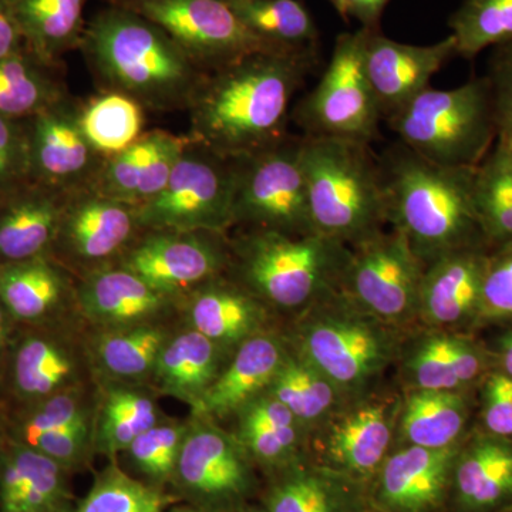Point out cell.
I'll use <instances>...</instances> for the list:
<instances>
[{"label": "cell", "mask_w": 512, "mask_h": 512, "mask_svg": "<svg viewBox=\"0 0 512 512\" xmlns=\"http://www.w3.org/2000/svg\"><path fill=\"white\" fill-rule=\"evenodd\" d=\"M80 50L107 92L153 111L188 109L207 74L164 29L120 5L87 22Z\"/></svg>", "instance_id": "cell-3"}, {"label": "cell", "mask_w": 512, "mask_h": 512, "mask_svg": "<svg viewBox=\"0 0 512 512\" xmlns=\"http://www.w3.org/2000/svg\"><path fill=\"white\" fill-rule=\"evenodd\" d=\"M400 143L431 163L477 167L498 138L490 80L424 90L386 120Z\"/></svg>", "instance_id": "cell-7"}, {"label": "cell", "mask_w": 512, "mask_h": 512, "mask_svg": "<svg viewBox=\"0 0 512 512\" xmlns=\"http://www.w3.org/2000/svg\"><path fill=\"white\" fill-rule=\"evenodd\" d=\"M251 461L234 433L217 421L191 416L171 485L198 510L227 511L251 493Z\"/></svg>", "instance_id": "cell-14"}, {"label": "cell", "mask_w": 512, "mask_h": 512, "mask_svg": "<svg viewBox=\"0 0 512 512\" xmlns=\"http://www.w3.org/2000/svg\"><path fill=\"white\" fill-rule=\"evenodd\" d=\"M117 265L157 291L183 299L205 282L227 274L231 238L217 231H143Z\"/></svg>", "instance_id": "cell-16"}, {"label": "cell", "mask_w": 512, "mask_h": 512, "mask_svg": "<svg viewBox=\"0 0 512 512\" xmlns=\"http://www.w3.org/2000/svg\"><path fill=\"white\" fill-rule=\"evenodd\" d=\"M379 161L387 225L424 266L457 249L488 245L474 207L476 167L431 163L400 141Z\"/></svg>", "instance_id": "cell-2"}, {"label": "cell", "mask_w": 512, "mask_h": 512, "mask_svg": "<svg viewBox=\"0 0 512 512\" xmlns=\"http://www.w3.org/2000/svg\"><path fill=\"white\" fill-rule=\"evenodd\" d=\"M404 369L414 390L467 392L494 369V359L470 336L437 330L414 343Z\"/></svg>", "instance_id": "cell-27"}, {"label": "cell", "mask_w": 512, "mask_h": 512, "mask_svg": "<svg viewBox=\"0 0 512 512\" xmlns=\"http://www.w3.org/2000/svg\"><path fill=\"white\" fill-rule=\"evenodd\" d=\"M301 161L318 234L353 248L384 231L382 170L369 144L303 136Z\"/></svg>", "instance_id": "cell-5"}, {"label": "cell", "mask_w": 512, "mask_h": 512, "mask_svg": "<svg viewBox=\"0 0 512 512\" xmlns=\"http://www.w3.org/2000/svg\"><path fill=\"white\" fill-rule=\"evenodd\" d=\"M181 299L157 291L123 266L77 281V312L93 330H110L180 319Z\"/></svg>", "instance_id": "cell-19"}, {"label": "cell", "mask_w": 512, "mask_h": 512, "mask_svg": "<svg viewBox=\"0 0 512 512\" xmlns=\"http://www.w3.org/2000/svg\"><path fill=\"white\" fill-rule=\"evenodd\" d=\"M59 512H74V510H72V507H70V508H67V510H63V511H59Z\"/></svg>", "instance_id": "cell-60"}, {"label": "cell", "mask_w": 512, "mask_h": 512, "mask_svg": "<svg viewBox=\"0 0 512 512\" xmlns=\"http://www.w3.org/2000/svg\"><path fill=\"white\" fill-rule=\"evenodd\" d=\"M423 262L399 231H382L352 248L340 292L397 328L417 318Z\"/></svg>", "instance_id": "cell-12"}, {"label": "cell", "mask_w": 512, "mask_h": 512, "mask_svg": "<svg viewBox=\"0 0 512 512\" xmlns=\"http://www.w3.org/2000/svg\"><path fill=\"white\" fill-rule=\"evenodd\" d=\"M460 447L410 446L397 451L384 463L380 500L397 512H426L437 507L453 480Z\"/></svg>", "instance_id": "cell-30"}, {"label": "cell", "mask_w": 512, "mask_h": 512, "mask_svg": "<svg viewBox=\"0 0 512 512\" xmlns=\"http://www.w3.org/2000/svg\"><path fill=\"white\" fill-rule=\"evenodd\" d=\"M318 52L262 50L205 74L190 106L194 143L239 158L286 137L289 107Z\"/></svg>", "instance_id": "cell-1"}, {"label": "cell", "mask_w": 512, "mask_h": 512, "mask_svg": "<svg viewBox=\"0 0 512 512\" xmlns=\"http://www.w3.org/2000/svg\"><path fill=\"white\" fill-rule=\"evenodd\" d=\"M143 231L136 207L83 188L67 195L49 256L79 281L119 264Z\"/></svg>", "instance_id": "cell-13"}, {"label": "cell", "mask_w": 512, "mask_h": 512, "mask_svg": "<svg viewBox=\"0 0 512 512\" xmlns=\"http://www.w3.org/2000/svg\"><path fill=\"white\" fill-rule=\"evenodd\" d=\"M474 207L491 248L512 241V138L498 137L474 173Z\"/></svg>", "instance_id": "cell-37"}, {"label": "cell", "mask_w": 512, "mask_h": 512, "mask_svg": "<svg viewBox=\"0 0 512 512\" xmlns=\"http://www.w3.org/2000/svg\"><path fill=\"white\" fill-rule=\"evenodd\" d=\"M343 19H355L360 28L379 29L380 18L390 0H328Z\"/></svg>", "instance_id": "cell-52"}, {"label": "cell", "mask_w": 512, "mask_h": 512, "mask_svg": "<svg viewBox=\"0 0 512 512\" xmlns=\"http://www.w3.org/2000/svg\"><path fill=\"white\" fill-rule=\"evenodd\" d=\"M26 49L40 62L57 67L66 53L80 49L84 0H9Z\"/></svg>", "instance_id": "cell-34"}, {"label": "cell", "mask_w": 512, "mask_h": 512, "mask_svg": "<svg viewBox=\"0 0 512 512\" xmlns=\"http://www.w3.org/2000/svg\"><path fill=\"white\" fill-rule=\"evenodd\" d=\"M306 429L328 420L342 394L328 377L289 346L284 365L268 387Z\"/></svg>", "instance_id": "cell-39"}, {"label": "cell", "mask_w": 512, "mask_h": 512, "mask_svg": "<svg viewBox=\"0 0 512 512\" xmlns=\"http://www.w3.org/2000/svg\"><path fill=\"white\" fill-rule=\"evenodd\" d=\"M32 183L63 192L92 187L106 158L80 124V104L69 94L26 120Z\"/></svg>", "instance_id": "cell-17"}, {"label": "cell", "mask_w": 512, "mask_h": 512, "mask_svg": "<svg viewBox=\"0 0 512 512\" xmlns=\"http://www.w3.org/2000/svg\"><path fill=\"white\" fill-rule=\"evenodd\" d=\"M470 412L468 390H414L402 407V433L412 446H457L466 429Z\"/></svg>", "instance_id": "cell-35"}, {"label": "cell", "mask_w": 512, "mask_h": 512, "mask_svg": "<svg viewBox=\"0 0 512 512\" xmlns=\"http://www.w3.org/2000/svg\"><path fill=\"white\" fill-rule=\"evenodd\" d=\"M181 326V319L130 328L89 329V349L96 382L146 384L161 350Z\"/></svg>", "instance_id": "cell-32"}, {"label": "cell", "mask_w": 512, "mask_h": 512, "mask_svg": "<svg viewBox=\"0 0 512 512\" xmlns=\"http://www.w3.org/2000/svg\"><path fill=\"white\" fill-rule=\"evenodd\" d=\"M505 512H512V510H510V511H505Z\"/></svg>", "instance_id": "cell-62"}, {"label": "cell", "mask_w": 512, "mask_h": 512, "mask_svg": "<svg viewBox=\"0 0 512 512\" xmlns=\"http://www.w3.org/2000/svg\"><path fill=\"white\" fill-rule=\"evenodd\" d=\"M188 143L190 137L170 131L143 133L131 146L104 161L92 188L138 208L160 194Z\"/></svg>", "instance_id": "cell-22"}, {"label": "cell", "mask_w": 512, "mask_h": 512, "mask_svg": "<svg viewBox=\"0 0 512 512\" xmlns=\"http://www.w3.org/2000/svg\"><path fill=\"white\" fill-rule=\"evenodd\" d=\"M367 33L360 28L338 36L318 84L293 110L305 136L369 146L380 136L383 117L365 70Z\"/></svg>", "instance_id": "cell-9"}, {"label": "cell", "mask_w": 512, "mask_h": 512, "mask_svg": "<svg viewBox=\"0 0 512 512\" xmlns=\"http://www.w3.org/2000/svg\"><path fill=\"white\" fill-rule=\"evenodd\" d=\"M18 323L10 316L8 309L0 302V367L5 360L6 352H8L10 339Z\"/></svg>", "instance_id": "cell-55"}, {"label": "cell", "mask_w": 512, "mask_h": 512, "mask_svg": "<svg viewBox=\"0 0 512 512\" xmlns=\"http://www.w3.org/2000/svg\"><path fill=\"white\" fill-rule=\"evenodd\" d=\"M69 471L25 444H0V512H59L70 508Z\"/></svg>", "instance_id": "cell-26"}, {"label": "cell", "mask_w": 512, "mask_h": 512, "mask_svg": "<svg viewBox=\"0 0 512 512\" xmlns=\"http://www.w3.org/2000/svg\"><path fill=\"white\" fill-rule=\"evenodd\" d=\"M144 110L126 94L104 92L80 104V124L94 150L107 160L143 134Z\"/></svg>", "instance_id": "cell-40"}, {"label": "cell", "mask_w": 512, "mask_h": 512, "mask_svg": "<svg viewBox=\"0 0 512 512\" xmlns=\"http://www.w3.org/2000/svg\"><path fill=\"white\" fill-rule=\"evenodd\" d=\"M393 329L339 292L299 315L286 340L340 394L357 393L376 382L399 353Z\"/></svg>", "instance_id": "cell-6"}, {"label": "cell", "mask_w": 512, "mask_h": 512, "mask_svg": "<svg viewBox=\"0 0 512 512\" xmlns=\"http://www.w3.org/2000/svg\"><path fill=\"white\" fill-rule=\"evenodd\" d=\"M396 403L367 400L329 417L322 447L330 464L350 474L372 473L382 464L393 434Z\"/></svg>", "instance_id": "cell-29"}, {"label": "cell", "mask_w": 512, "mask_h": 512, "mask_svg": "<svg viewBox=\"0 0 512 512\" xmlns=\"http://www.w3.org/2000/svg\"><path fill=\"white\" fill-rule=\"evenodd\" d=\"M494 369L512 377V323L510 329L498 340L497 352L493 355Z\"/></svg>", "instance_id": "cell-54"}, {"label": "cell", "mask_w": 512, "mask_h": 512, "mask_svg": "<svg viewBox=\"0 0 512 512\" xmlns=\"http://www.w3.org/2000/svg\"><path fill=\"white\" fill-rule=\"evenodd\" d=\"M228 6L249 32L272 49L318 52L319 29L301 0H239Z\"/></svg>", "instance_id": "cell-36"}, {"label": "cell", "mask_w": 512, "mask_h": 512, "mask_svg": "<svg viewBox=\"0 0 512 512\" xmlns=\"http://www.w3.org/2000/svg\"><path fill=\"white\" fill-rule=\"evenodd\" d=\"M117 5L164 29L205 73L251 53L276 50L249 32L224 0H123Z\"/></svg>", "instance_id": "cell-15"}, {"label": "cell", "mask_w": 512, "mask_h": 512, "mask_svg": "<svg viewBox=\"0 0 512 512\" xmlns=\"http://www.w3.org/2000/svg\"><path fill=\"white\" fill-rule=\"evenodd\" d=\"M289 353V343L278 332L247 340L222 369L191 416L220 421L235 414L268 390Z\"/></svg>", "instance_id": "cell-24"}, {"label": "cell", "mask_w": 512, "mask_h": 512, "mask_svg": "<svg viewBox=\"0 0 512 512\" xmlns=\"http://www.w3.org/2000/svg\"><path fill=\"white\" fill-rule=\"evenodd\" d=\"M456 56V40L451 35L433 45L420 46L396 42L380 29H369L365 70L383 120L429 89L434 74Z\"/></svg>", "instance_id": "cell-18"}, {"label": "cell", "mask_w": 512, "mask_h": 512, "mask_svg": "<svg viewBox=\"0 0 512 512\" xmlns=\"http://www.w3.org/2000/svg\"><path fill=\"white\" fill-rule=\"evenodd\" d=\"M268 512H352L348 495L332 477L316 470H289L266 495Z\"/></svg>", "instance_id": "cell-43"}, {"label": "cell", "mask_w": 512, "mask_h": 512, "mask_svg": "<svg viewBox=\"0 0 512 512\" xmlns=\"http://www.w3.org/2000/svg\"><path fill=\"white\" fill-rule=\"evenodd\" d=\"M225 3H234L239 2V0H224Z\"/></svg>", "instance_id": "cell-59"}, {"label": "cell", "mask_w": 512, "mask_h": 512, "mask_svg": "<svg viewBox=\"0 0 512 512\" xmlns=\"http://www.w3.org/2000/svg\"><path fill=\"white\" fill-rule=\"evenodd\" d=\"M235 160L190 143L160 194L136 208L144 231L227 232L234 227Z\"/></svg>", "instance_id": "cell-11"}, {"label": "cell", "mask_w": 512, "mask_h": 512, "mask_svg": "<svg viewBox=\"0 0 512 512\" xmlns=\"http://www.w3.org/2000/svg\"><path fill=\"white\" fill-rule=\"evenodd\" d=\"M96 384L89 326L80 315L45 325H16L0 367V413Z\"/></svg>", "instance_id": "cell-8"}, {"label": "cell", "mask_w": 512, "mask_h": 512, "mask_svg": "<svg viewBox=\"0 0 512 512\" xmlns=\"http://www.w3.org/2000/svg\"><path fill=\"white\" fill-rule=\"evenodd\" d=\"M107 2H109L110 5H117V3L123 2V0H107Z\"/></svg>", "instance_id": "cell-58"}, {"label": "cell", "mask_w": 512, "mask_h": 512, "mask_svg": "<svg viewBox=\"0 0 512 512\" xmlns=\"http://www.w3.org/2000/svg\"><path fill=\"white\" fill-rule=\"evenodd\" d=\"M457 56L474 59L512 40V0H464L448 20Z\"/></svg>", "instance_id": "cell-42"}, {"label": "cell", "mask_w": 512, "mask_h": 512, "mask_svg": "<svg viewBox=\"0 0 512 512\" xmlns=\"http://www.w3.org/2000/svg\"><path fill=\"white\" fill-rule=\"evenodd\" d=\"M25 40L9 0H0V60L25 52Z\"/></svg>", "instance_id": "cell-53"}, {"label": "cell", "mask_w": 512, "mask_h": 512, "mask_svg": "<svg viewBox=\"0 0 512 512\" xmlns=\"http://www.w3.org/2000/svg\"><path fill=\"white\" fill-rule=\"evenodd\" d=\"M32 183L26 120L0 116V198Z\"/></svg>", "instance_id": "cell-48"}, {"label": "cell", "mask_w": 512, "mask_h": 512, "mask_svg": "<svg viewBox=\"0 0 512 512\" xmlns=\"http://www.w3.org/2000/svg\"><path fill=\"white\" fill-rule=\"evenodd\" d=\"M275 318L272 309L228 274L188 292L180 303L181 322L229 355L255 336L276 332Z\"/></svg>", "instance_id": "cell-20"}, {"label": "cell", "mask_w": 512, "mask_h": 512, "mask_svg": "<svg viewBox=\"0 0 512 512\" xmlns=\"http://www.w3.org/2000/svg\"><path fill=\"white\" fill-rule=\"evenodd\" d=\"M234 160V225L291 237L318 234L309 208L301 138L286 136Z\"/></svg>", "instance_id": "cell-10"}, {"label": "cell", "mask_w": 512, "mask_h": 512, "mask_svg": "<svg viewBox=\"0 0 512 512\" xmlns=\"http://www.w3.org/2000/svg\"><path fill=\"white\" fill-rule=\"evenodd\" d=\"M158 399L146 384L97 383L93 419L96 454L116 461L137 437L163 420Z\"/></svg>", "instance_id": "cell-33"}, {"label": "cell", "mask_w": 512, "mask_h": 512, "mask_svg": "<svg viewBox=\"0 0 512 512\" xmlns=\"http://www.w3.org/2000/svg\"><path fill=\"white\" fill-rule=\"evenodd\" d=\"M187 427L188 419L165 416L137 437L121 456H126L130 466L144 478V483L164 490L165 485L173 484Z\"/></svg>", "instance_id": "cell-45"}, {"label": "cell", "mask_w": 512, "mask_h": 512, "mask_svg": "<svg viewBox=\"0 0 512 512\" xmlns=\"http://www.w3.org/2000/svg\"><path fill=\"white\" fill-rule=\"evenodd\" d=\"M487 79L493 93L498 137L512 138V40L495 47Z\"/></svg>", "instance_id": "cell-51"}, {"label": "cell", "mask_w": 512, "mask_h": 512, "mask_svg": "<svg viewBox=\"0 0 512 512\" xmlns=\"http://www.w3.org/2000/svg\"><path fill=\"white\" fill-rule=\"evenodd\" d=\"M463 512L512 510V440L480 433L460 447L453 470Z\"/></svg>", "instance_id": "cell-31"}, {"label": "cell", "mask_w": 512, "mask_h": 512, "mask_svg": "<svg viewBox=\"0 0 512 512\" xmlns=\"http://www.w3.org/2000/svg\"><path fill=\"white\" fill-rule=\"evenodd\" d=\"M164 512H204L198 510V508L192 507V505H184V507H175L171 510H165Z\"/></svg>", "instance_id": "cell-56"}, {"label": "cell", "mask_w": 512, "mask_h": 512, "mask_svg": "<svg viewBox=\"0 0 512 512\" xmlns=\"http://www.w3.org/2000/svg\"><path fill=\"white\" fill-rule=\"evenodd\" d=\"M484 433L512 440V377L493 369L481 380Z\"/></svg>", "instance_id": "cell-50"}, {"label": "cell", "mask_w": 512, "mask_h": 512, "mask_svg": "<svg viewBox=\"0 0 512 512\" xmlns=\"http://www.w3.org/2000/svg\"><path fill=\"white\" fill-rule=\"evenodd\" d=\"M0 302L18 325L79 315L77 279L50 256L0 265Z\"/></svg>", "instance_id": "cell-23"}, {"label": "cell", "mask_w": 512, "mask_h": 512, "mask_svg": "<svg viewBox=\"0 0 512 512\" xmlns=\"http://www.w3.org/2000/svg\"><path fill=\"white\" fill-rule=\"evenodd\" d=\"M352 248L325 235L245 229L231 238L227 274L278 316L298 318L342 288Z\"/></svg>", "instance_id": "cell-4"}, {"label": "cell", "mask_w": 512, "mask_h": 512, "mask_svg": "<svg viewBox=\"0 0 512 512\" xmlns=\"http://www.w3.org/2000/svg\"><path fill=\"white\" fill-rule=\"evenodd\" d=\"M5 424H3L2 414H0V444H2V440L5 439Z\"/></svg>", "instance_id": "cell-57"}, {"label": "cell", "mask_w": 512, "mask_h": 512, "mask_svg": "<svg viewBox=\"0 0 512 512\" xmlns=\"http://www.w3.org/2000/svg\"><path fill=\"white\" fill-rule=\"evenodd\" d=\"M28 447L52 458L69 473L80 470L96 456L93 421L47 433Z\"/></svg>", "instance_id": "cell-49"}, {"label": "cell", "mask_w": 512, "mask_h": 512, "mask_svg": "<svg viewBox=\"0 0 512 512\" xmlns=\"http://www.w3.org/2000/svg\"><path fill=\"white\" fill-rule=\"evenodd\" d=\"M306 431L302 424L275 426L237 421L234 434L252 460L269 467H288L295 461Z\"/></svg>", "instance_id": "cell-46"}, {"label": "cell", "mask_w": 512, "mask_h": 512, "mask_svg": "<svg viewBox=\"0 0 512 512\" xmlns=\"http://www.w3.org/2000/svg\"><path fill=\"white\" fill-rule=\"evenodd\" d=\"M490 245L457 249L426 266L417 318L431 328H476Z\"/></svg>", "instance_id": "cell-21"}, {"label": "cell", "mask_w": 512, "mask_h": 512, "mask_svg": "<svg viewBox=\"0 0 512 512\" xmlns=\"http://www.w3.org/2000/svg\"><path fill=\"white\" fill-rule=\"evenodd\" d=\"M173 501L175 497L131 477L113 461L74 512H164Z\"/></svg>", "instance_id": "cell-44"}, {"label": "cell", "mask_w": 512, "mask_h": 512, "mask_svg": "<svg viewBox=\"0 0 512 512\" xmlns=\"http://www.w3.org/2000/svg\"><path fill=\"white\" fill-rule=\"evenodd\" d=\"M512 323V241L491 248L476 326Z\"/></svg>", "instance_id": "cell-47"}, {"label": "cell", "mask_w": 512, "mask_h": 512, "mask_svg": "<svg viewBox=\"0 0 512 512\" xmlns=\"http://www.w3.org/2000/svg\"><path fill=\"white\" fill-rule=\"evenodd\" d=\"M248 512H261V511H248Z\"/></svg>", "instance_id": "cell-61"}, {"label": "cell", "mask_w": 512, "mask_h": 512, "mask_svg": "<svg viewBox=\"0 0 512 512\" xmlns=\"http://www.w3.org/2000/svg\"><path fill=\"white\" fill-rule=\"evenodd\" d=\"M55 69L28 50L0 60V116L28 120L66 96Z\"/></svg>", "instance_id": "cell-38"}, {"label": "cell", "mask_w": 512, "mask_h": 512, "mask_svg": "<svg viewBox=\"0 0 512 512\" xmlns=\"http://www.w3.org/2000/svg\"><path fill=\"white\" fill-rule=\"evenodd\" d=\"M67 195L29 183L0 198V265L49 256Z\"/></svg>", "instance_id": "cell-25"}, {"label": "cell", "mask_w": 512, "mask_h": 512, "mask_svg": "<svg viewBox=\"0 0 512 512\" xmlns=\"http://www.w3.org/2000/svg\"><path fill=\"white\" fill-rule=\"evenodd\" d=\"M221 346L181 322L161 350L147 386L158 397H173L197 409L229 357Z\"/></svg>", "instance_id": "cell-28"}, {"label": "cell", "mask_w": 512, "mask_h": 512, "mask_svg": "<svg viewBox=\"0 0 512 512\" xmlns=\"http://www.w3.org/2000/svg\"><path fill=\"white\" fill-rule=\"evenodd\" d=\"M96 402L97 384L56 394L32 406L0 414L10 439L30 446L52 431L93 421Z\"/></svg>", "instance_id": "cell-41"}]
</instances>
